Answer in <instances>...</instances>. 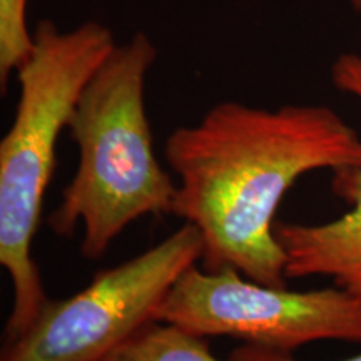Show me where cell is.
<instances>
[{"label":"cell","mask_w":361,"mask_h":361,"mask_svg":"<svg viewBox=\"0 0 361 361\" xmlns=\"http://www.w3.org/2000/svg\"><path fill=\"white\" fill-rule=\"evenodd\" d=\"M164 157L178 176L173 214L201 233L204 269L233 268L283 288L279 202L305 174L361 168V135L328 106L226 101L174 129Z\"/></svg>","instance_id":"obj_1"},{"label":"cell","mask_w":361,"mask_h":361,"mask_svg":"<svg viewBox=\"0 0 361 361\" xmlns=\"http://www.w3.org/2000/svg\"><path fill=\"white\" fill-rule=\"evenodd\" d=\"M157 49L134 34L85 85L69 123L79 166L49 214L57 236L82 226L80 252L101 259L114 239L144 216L173 214L178 184L156 157L146 112V79Z\"/></svg>","instance_id":"obj_2"},{"label":"cell","mask_w":361,"mask_h":361,"mask_svg":"<svg viewBox=\"0 0 361 361\" xmlns=\"http://www.w3.org/2000/svg\"><path fill=\"white\" fill-rule=\"evenodd\" d=\"M34 39L32 54L17 71L16 116L0 142V264L13 288L6 341L22 335L49 300L32 245L57 142L85 85L117 45L99 22L61 30L52 20H40Z\"/></svg>","instance_id":"obj_3"},{"label":"cell","mask_w":361,"mask_h":361,"mask_svg":"<svg viewBox=\"0 0 361 361\" xmlns=\"http://www.w3.org/2000/svg\"><path fill=\"white\" fill-rule=\"evenodd\" d=\"M201 233L184 223L161 243L99 271L84 290L47 300L0 361H104L152 322L174 283L202 258Z\"/></svg>","instance_id":"obj_4"},{"label":"cell","mask_w":361,"mask_h":361,"mask_svg":"<svg viewBox=\"0 0 361 361\" xmlns=\"http://www.w3.org/2000/svg\"><path fill=\"white\" fill-rule=\"evenodd\" d=\"M154 319L204 338L226 336L261 348L293 351L316 341L361 345V300L333 284L291 291L243 279L233 268L186 269Z\"/></svg>","instance_id":"obj_5"},{"label":"cell","mask_w":361,"mask_h":361,"mask_svg":"<svg viewBox=\"0 0 361 361\" xmlns=\"http://www.w3.org/2000/svg\"><path fill=\"white\" fill-rule=\"evenodd\" d=\"M331 78L338 89L361 101V56L341 54ZM333 191L350 204L340 218L318 224H274L286 258L284 274L286 279L328 278L361 300V168L333 173Z\"/></svg>","instance_id":"obj_6"},{"label":"cell","mask_w":361,"mask_h":361,"mask_svg":"<svg viewBox=\"0 0 361 361\" xmlns=\"http://www.w3.org/2000/svg\"><path fill=\"white\" fill-rule=\"evenodd\" d=\"M104 361H221L207 338L174 323L152 319L111 351ZM229 361V360H228Z\"/></svg>","instance_id":"obj_7"},{"label":"cell","mask_w":361,"mask_h":361,"mask_svg":"<svg viewBox=\"0 0 361 361\" xmlns=\"http://www.w3.org/2000/svg\"><path fill=\"white\" fill-rule=\"evenodd\" d=\"M29 0H0V85L6 92L12 72L30 57L35 39L27 24Z\"/></svg>","instance_id":"obj_8"},{"label":"cell","mask_w":361,"mask_h":361,"mask_svg":"<svg viewBox=\"0 0 361 361\" xmlns=\"http://www.w3.org/2000/svg\"><path fill=\"white\" fill-rule=\"evenodd\" d=\"M229 361H298L293 353L286 351H276L269 348H261L255 345H243L239 348L233 350L229 355ZM343 361H361V353L353 356V358Z\"/></svg>","instance_id":"obj_9"},{"label":"cell","mask_w":361,"mask_h":361,"mask_svg":"<svg viewBox=\"0 0 361 361\" xmlns=\"http://www.w3.org/2000/svg\"><path fill=\"white\" fill-rule=\"evenodd\" d=\"M351 2H353L355 8H358V11H361V0H351Z\"/></svg>","instance_id":"obj_10"}]
</instances>
